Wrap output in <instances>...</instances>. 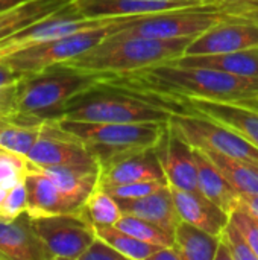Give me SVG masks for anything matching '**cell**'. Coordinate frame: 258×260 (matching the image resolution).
Listing matches in <instances>:
<instances>
[{
    "instance_id": "cell-1",
    "label": "cell",
    "mask_w": 258,
    "mask_h": 260,
    "mask_svg": "<svg viewBox=\"0 0 258 260\" xmlns=\"http://www.w3.org/2000/svg\"><path fill=\"white\" fill-rule=\"evenodd\" d=\"M99 78L103 87L157 101L172 113H179V104L193 99L246 102L258 96V79L172 61L131 73Z\"/></svg>"
},
{
    "instance_id": "cell-2",
    "label": "cell",
    "mask_w": 258,
    "mask_h": 260,
    "mask_svg": "<svg viewBox=\"0 0 258 260\" xmlns=\"http://www.w3.org/2000/svg\"><path fill=\"white\" fill-rule=\"evenodd\" d=\"M192 40H163L114 32L85 53L65 62V66L97 76L131 73L178 59Z\"/></svg>"
},
{
    "instance_id": "cell-3",
    "label": "cell",
    "mask_w": 258,
    "mask_h": 260,
    "mask_svg": "<svg viewBox=\"0 0 258 260\" xmlns=\"http://www.w3.org/2000/svg\"><path fill=\"white\" fill-rule=\"evenodd\" d=\"M99 84L100 78L97 75L85 73L65 64L23 75L18 85V116L14 122L40 123L58 120L73 98Z\"/></svg>"
},
{
    "instance_id": "cell-4",
    "label": "cell",
    "mask_w": 258,
    "mask_h": 260,
    "mask_svg": "<svg viewBox=\"0 0 258 260\" xmlns=\"http://www.w3.org/2000/svg\"><path fill=\"white\" fill-rule=\"evenodd\" d=\"M172 111L163 104L103 85L73 98L61 119L96 123H169Z\"/></svg>"
},
{
    "instance_id": "cell-5",
    "label": "cell",
    "mask_w": 258,
    "mask_h": 260,
    "mask_svg": "<svg viewBox=\"0 0 258 260\" xmlns=\"http://www.w3.org/2000/svg\"><path fill=\"white\" fill-rule=\"evenodd\" d=\"M58 125L78 137L96 157L99 166L154 149L169 123H96L58 119Z\"/></svg>"
},
{
    "instance_id": "cell-6",
    "label": "cell",
    "mask_w": 258,
    "mask_h": 260,
    "mask_svg": "<svg viewBox=\"0 0 258 260\" xmlns=\"http://www.w3.org/2000/svg\"><path fill=\"white\" fill-rule=\"evenodd\" d=\"M138 15L128 17H87L84 15L71 0L65 6L59 8L58 11L52 12L50 15L30 23L29 26L20 29L18 32L9 35L8 38L0 41V59L6 58L15 52H20L23 49L38 46L65 35H71L81 30L102 27L108 24H116L122 21H131Z\"/></svg>"
},
{
    "instance_id": "cell-7",
    "label": "cell",
    "mask_w": 258,
    "mask_h": 260,
    "mask_svg": "<svg viewBox=\"0 0 258 260\" xmlns=\"http://www.w3.org/2000/svg\"><path fill=\"white\" fill-rule=\"evenodd\" d=\"M126 23L129 21H122L116 24H108V26L87 29V30L71 34V35H65V37L15 52L6 58H2L0 62L21 75L36 73V72H41L44 69L58 66V64H65L70 59L85 53L87 50H90L91 47L103 41L106 37L117 32Z\"/></svg>"
},
{
    "instance_id": "cell-8",
    "label": "cell",
    "mask_w": 258,
    "mask_h": 260,
    "mask_svg": "<svg viewBox=\"0 0 258 260\" xmlns=\"http://www.w3.org/2000/svg\"><path fill=\"white\" fill-rule=\"evenodd\" d=\"M169 125L193 148L214 151L258 166L257 146L224 125L192 113H172Z\"/></svg>"
},
{
    "instance_id": "cell-9",
    "label": "cell",
    "mask_w": 258,
    "mask_h": 260,
    "mask_svg": "<svg viewBox=\"0 0 258 260\" xmlns=\"http://www.w3.org/2000/svg\"><path fill=\"white\" fill-rule=\"evenodd\" d=\"M30 219L52 260H81L96 239L94 225L82 213H62Z\"/></svg>"
},
{
    "instance_id": "cell-10",
    "label": "cell",
    "mask_w": 258,
    "mask_h": 260,
    "mask_svg": "<svg viewBox=\"0 0 258 260\" xmlns=\"http://www.w3.org/2000/svg\"><path fill=\"white\" fill-rule=\"evenodd\" d=\"M26 158L36 166L100 168L93 152L78 137L62 129L56 120L44 122L43 131Z\"/></svg>"
},
{
    "instance_id": "cell-11",
    "label": "cell",
    "mask_w": 258,
    "mask_h": 260,
    "mask_svg": "<svg viewBox=\"0 0 258 260\" xmlns=\"http://www.w3.org/2000/svg\"><path fill=\"white\" fill-rule=\"evenodd\" d=\"M164 177L170 187L179 190H198V168L193 146L186 142L170 125L155 146Z\"/></svg>"
},
{
    "instance_id": "cell-12",
    "label": "cell",
    "mask_w": 258,
    "mask_h": 260,
    "mask_svg": "<svg viewBox=\"0 0 258 260\" xmlns=\"http://www.w3.org/2000/svg\"><path fill=\"white\" fill-rule=\"evenodd\" d=\"M258 47V23L225 21L195 37L184 55H217Z\"/></svg>"
},
{
    "instance_id": "cell-13",
    "label": "cell",
    "mask_w": 258,
    "mask_h": 260,
    "mask_svg": "<svg viewBox=\"0 0 258 260\" xmlns=\"http://www.w3.org/2000/svg\"><path fill=\"white\" fill-rule=\"evenodd\" d=\"M179 113L199 114L243 136L258 148V110L240 102L193 99L179 104Z\"/></svg>"
},
{
    "instance_id": "cell-14",
    "label": "cell",
    "mask_w": 258,
    "mask_h": 260,
    "mask_svg": "<svg viewBox=\"0 0 258 260\" xmlns=\"http://www.w3.org/2000/svg\"><path fill=\"white\" fill-rule=\"evenodd\" d=\"M0 260H52L27 212L15 219L0 218Z\"/></svg>"
},
{
    "instance_id": "cell-15",
    "label": "cell",
    "mask_w": 258,
    "mask_h": 260,
    "mask_svg": "<svg viewBox=\"0 0 258 260\" xmlns=\"http://www.w3.org/2000/svg\"><path fill=\"white\" fill-rule=\"evenodd\" d=\"M27 189V209L30 218L62 215V213H81V207L75 204L55 181L44 172L36 169L27 160V172L24 177Z\"/></svg>"
},
{
    "instance_id": "cell-16",
    "label": "cell",
    "mask_w": 258,
    "mask_h": 260,
    "mask_svg": "<svg viewBox=\"0 0 258 260\" xmlns=\"http://www.w3.org/2000/svg\"><path fill=\"white\" fill-rule=\"evenodd\" d=\"M143 180H166L155 148L102 165L97 186L106 189Z\"/></svg>"
},
{
    "instance_id": "cell-17",
    "label": "cell",
    "mask_w": 258,
    "mask_h": 260,
    "mask_svg": "<svg viewBox=\"0 0 258 260\" xmlns=\"http://www.w3.org/2000/svg\"><path fill=\"white\" fill-rule=\"evenodd\" d=\"M170 189L181 221L189 222L214 236H219L230 222V213H227L222 207L208 200L199 190Z\"/></svg>"
},
{
    "instance_id": "cell-18",
    "label": "cell",
    "mask_w": 258,
    "mask_h": 260,
    "mask_svg": "<svg viewBox=\"0 0 258 260\" xmlns=\"http://www.w3.org/2000/svg\"><path fill=\"white\" fill-rule=\"evenodd\" d=\"M120 204V209L123 213L141 218L144 221H149L163 230L169 232L170 235L175 233L178 224L181 222L172 189L170 186H164L158 189L157 192L132 201H117Z\"/></svg>"
},
{
    "instance_id": "cell-19",
    "label": "cell",
    "mask_w": 258,
    "mask_h": 260,
    "mask_svg": "<svg viewBox=\"0 0 258 260\" xmlns=\"http://www.w3.org/2000/svg\"><path fill=\"white\" fill-rule=\"evenodd\" d=\"M193 152L198 168V190L231 215L240 204V193L201 149L193 148Z\"/></svg>"
},
{
    "instance_id": "cell-20",
    "label": "cell",
    "mask_w": 258,
    "mask_h": 260,
    "mask_svg": "<svg viewBox=\"0 0 258 260\" xmlns=\"http://www.w3.org/2000/svg\"><path fill=\"white\" fill-rule=\"evenodd\" d=\"M172 62L181 66L207 67L242 78L258 79V47L217 55H182Z\"/></svg>"
},
{
    "instance_id": "cell-21",
    "label": "cell",
    "mask_w": 258,
    "mask_h": 260,
    "mask_svg": "<svg viewBox=\"0 0 258 260\" xmlns=\"http://www.w3.org/2000/svg\"><path fill=\"white\" fill-rule=\"evenodd\" d=\"M70 2L71 0H27L15 8L0 12V41L30 23L50 15Z\"/></svg>"
},
{
    "instance_id": "cell-22",
    "label": "cell",
    "mask_w": 258,
    "mask_h": 260,
    "mask_svg": "<svg viewBox=\"0 0 258 260\" xmlns=\"http://www.w3.org/2000/svg\"><path fill=\"white\" fill-rule=\"evenodd\" d=\"M219 236L181 221L173 233V248L181 260H214Z\"/></svg>"
},
{
    "instance_id": "cell-23",
    "label": "cell",
    "mask_w": 258,
    "mask_h": 260,
    "mask_svg": "<svg viewBox=\"0 0 258 260\" xmlns=\"http://www.w3.org/2000/svg\"><path fill=\"white\" fill-rule=\"evenodd\" d=\"M201 151L214 163V166L224 174V177L231 183V186L240 195L258 193L257 165L234 160V158H230V157L222 155L214 151H204V149H201Z\"/></svg>"
},
{
    "instance_id": "cell-24",
    "label": "cell",
    "mask_w": 258,
    "mask_h": 260,
    "mask_svg": "<svg viewBox=\"0 0 258 260\" xmlns=\"http://www.w3.org/2000/svg\"><path fill=\"white\" fill-rule=\"evenodd\" d=\"M81 213L94 227L116 225L119 219L123 216V212L117 200L99 186L87 198Z\"/></svg>"
},
{
    "instance_id": "cell-25",
    "label": "cell",
    "mask_w": 258,
    "mask_h": 260,
    "mask_svg": "<svg viewBox=\"0 0 258 260\" xmlns=\"http://www.w3.org/2000/svg\"><path fill=\"white\" fill-rule=\"evenodd\" d=\"M94 230L99 238H102L111 247H114L126 260H149L152 253L160 248L157 245H151L138 241L137 238L120 230L116 225L94 227Z\"/></svg>"
},
{
    "instance_id": "cell-26",
    "label": "cell",
    "mask_w": 258,
    "mask_h": 260,
    "mask_svg": "<svg viewBox=\"0 0 258 260\" xmlns=\"http://www.w3.org/2000/svg\"><path fill=\"white\" fill-rule=\"evenodd\" d=\"M44 122L40 123H23V122H9L0 131V146L14 154L27 157L32 146L38 140L43 131Z\"/></svg>"
},
{
    "instance_id": "cell-27",
    "label": "cell",
    "mask_w": 258,
    "mask_h": 260,
    "mask_svg": "<svg viewBox=\"0 0 258 260\" xmlns=\"http://www.w3.org/2000/svg\"><path fill=\"white\" fill-rule=\"evenodd\" d=\"M116 227L137 238L138 241L151 244V245H157V247L173 245V235H170L169 232L163 230L161 227L149 221H144L141 218L128 215V213H123V216L119 219Z\"/></svg>"
},
{
    "instance_id": "cell-28",
    "label": "cell",
    "mask_w": 258,
    "mask_h": 260,
    "mask_svg": "<svg viewBox=\"0 0 258 260\" xmlns=\"http://www.w3.org/2000/svg\"><path fill=\"white\" fill-rule=\"evenodd\" d=\"M21 73L0 62V117L15 120L18 116V85Z\"/></svg>"
},
{
    "instance_id": "cell-29",
    "label": "cell",
    "mask_w": 258,
    "mask_h": 260,
    "mask_svg": "<svg viewBox=\"0 0 258 260\" xmlns=\"http://www.w3.org/2000/svg\"><path fill=\"white\" fill-rule=\"evenodd\" d=\"M167 180H143V181H134V183H126V184H119V186H111L103 190H106L113 198L117 201H132V200H140L144 198L158 189L167 186Z\"/></svg>"
},
{
    "instance_id": "cell-30",
    "label": "cell",
    "mask_w": 258,
    "mask_h": 260,
    "mask_svg": "<svg viewBox=\"0 0 258 260\" xmlns=\"http://www.w3.org/2000/svg\"><path fill=\"white\" fill-rule=\"evenodd\" d=\"M27 172V158L6 149H0V184L11 187L24 180Z\"/></svg>"
},
{
    "instance_id": "cell-31",
    "label": "cell",
    "mask_w": 258,
    "mask_h": 260,
    "mask_svg": "<svg viewBox=\"0 0 258 260\" xmlns=\"http://www.w3.org/2000/svg\"><path fill=\"white\" fill-rule=\"evenodd\" d=\"M219 241L230 250L233 260H258L243 235L231 221L219 235Z\"/></svg>"
},
{
    "instance_id": "cell-32",
    "label": "cell",
    "mask_w": 258,
    "mask_h": 260,
    "mask_svg": "<svg viewBox=\"0 0 258 260\" xmlns=\"http://www.w3.org/2000/svg\"><path fill=\"white\" fill-rule=\"evenodd\" d=\"M27 209V189L24 180L15 183L9 187L2 207H0V218L2 219H15Z\"/></svg>"
},
{
    "instance_id": "cell-33",
    "label": "cell",
    "mask_w": 258,
    "mask_h": 260,
    "mask_svg": "<svg viewBox=\"0 0 258 260\" xmlns=\"http://www.w3.org/2000/svg\"><path fill=\"white\" fill-rule=\"evenodd\" d=\"M230 221L239 229V232L243 235V238L246 239V242L249 244V247L252 248V251L255 253L258 259V219L255 216H252L251 213H248L246 210H243L242 207H237L231 215H230Z\"/></svg>"
},
{
    "instance_id": "cell-34",
    "label": "cell",
    "mask_w": 258,
    "mask_h": 260,
    "mask_svg": "<svg viewBox=\"0 0 258 260\" xmlns=\"http://www.w3.org/2000/svg\"><path fill=\"white\" fill-rule=\"evenodd\" d=\"M81 260H126L114 247L96 235V239L82 254Z\"/></svg>"
},
{
    "instance_id": "cell-35",
    "label": "cell",
    "mask_w": 258,
    "mask_h": 260,
    "mask_svg": "<svg viewBox=\"0 0 258 260\" xmlns=\"http://www.w3.org/2000/svg\"><path fill=\"white\" fill-rule=\"evenodd\" d=\"M243 210L251 213L258 219V193H251V195H240V204Z\"/></svg>"
},
{
    "instance_id": "cell-36",
    "label": "cell",
    "mask_w": 258,
    "mask_h": 260,
    "mask_svg": "<svg viewBox=\"0 0 258 260\" xmlns=\"http://www.w3.org/2000/svg\"><path fill=\"white\" fill-rule=\"evenodd\" d=\"M149 260H181V257L178 251L173 248V245H167V247H160L158 250H155Z\"/></svg>"
},
{
    "instance_id": "cell-37",
    "label": "cell",
    "mask_w": 258,
    "mask_h": 260,
    "mask_svg": "<svg viewBox=\"0 0 258 260\" xmlns=\"http://www.w3.org/2000/svg\"><path fill=\"white\" fill-rule=\"evenodd\" d=\"M214 260H233V256L230 253V250L219 241V247H217V251H216V256Z\"/></svg>"
},
{
    "instance_id": "cell-38",
    "label": "cell",
    "mask_w": 258,
    "mask_h": 260,
    "mask_svg": "<svg viewBox=\"0 0 258 260\" xmlns=\"http://www.w3.org/2000/svg\"><path fill=\"white\" fill-rule=\"evenodd\" d=\"M24 2H27V0H0V12L8 11L11 8H15L18 5L24 3Z\"/></svg>"
},
{
    "instance_id": "cell-39",
    "label": "cell",
    "mask_w": 258,
    "mask_h": 260,
    "mask_svg": "<svg viewBox=\"0 0 258 260\" xmlns=\"http://www.w3.org/2000/svg\"><path fill=\"white\" fill-rule=\"evenodd\" d=\"M8 190H9V187H6V186H2V184H0V207H2V203H3V200H5V197H6Z\"/></svg>"
},
{
    "instance_id": "cell-40",
    "label": "cell",
    "mask_w": 258,
    "mask_h": 260,
    "mask_svg": "<svg viewBox=\"0 0 258 260\" xmlns=\"http://www.w3.org/2000/svg\"><path fill=\"white\" fill-rule=\"evenodd\" d=\"M240 104H246V105H249V107H252V108L258 110V96H257V98H254V99H251V101H246V102H240Z\"/></svg>"
},
{
    "instance_id": "cell-41",
    "label": "cell",
    "mask_w": 258,
    "mask_h": 260,
    "mask_svg": "<svg viewBox=\"0 0 258 260\" xmlns=\"http://www.w3.org/2000/svg\"><path fill=\"white\" fill-rule=\"evenodd\" d=\"M172 2H189V3L201 5V3H210V2H216V0H172Z\"/></svg>"
},
{
    "instance_id": "cell-42",
    "label": "cell",
    "mask_w": 258,
    "mask_h": 260,
    "mask_svg": "<svg viewBox=\"0 0 258 260\" xmlns=\"http://www.w3.org/2000/svg\"><path fill=\"white\" fill-rule=\"evenodd\" d=\"M9 122H12V120H9V119H3V117H0V131L9 123Z\"/></svg>"
},
{
    "instance_id": "cell-43",
    "label": "cell",
    "mask_w": 258,
    "mask_h": 260,
    "mask_svg": "<svg viewBox=\"0 0 258 260\" xmlns=\"http://www.w3.org/2000/svg\"><path fill=\"white\" fill-rule=\"evenodd\" d=\"M222 2H258V0H222Z\"/></svg>"
},
{
    "instance_id": "cell-44",
    "label": "cell",
    "mask_w": 258,
    "mask_h": 260,
    "mask_svg": "<svg viewBox=\"0 0 258 260\" xmlns=\"http://www.w3.org/2000/svg\"><path fill=\"white\" fill-rule=\"evenodd\" d=\"M0 149H2V146H0Z\"/></svg>"
}]
</instances>
